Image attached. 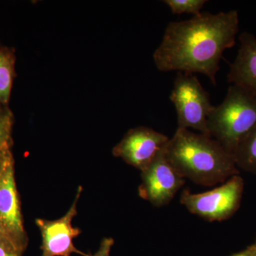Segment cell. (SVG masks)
Wrapping results in <instances>:
<instances>
[{"label": "cell", "instance_id": "1", "mask_svg": "<svg viewBox=\"0 0 256 256\" xmlns=\"http://www.w3.org/2000/svg\"><path fill=\"white\" fill-rule=\"evenodd\" d=\"M238 28L236 10L171 22L153 54L156 67L162 72L202 74L216 86L224 52L235 46Z\"/></svg>", "mask_w": 256, "mask_h": 256}, {"label": "cell", "instance_id": "2", "mask_svg": "<svg viewBox=\"0 0 256 256\" xmlns=\"http://www.w3.org/2000/svg\"><path fill=\"white\" fill-rule=\"evenodd\" d=\"M165 156L178 174L202 186L226 182L239 174L234 156L210 136L176 129Z\"/></svg>", "mask_w": 256, "mask_h": 256}, {"label": "cell", "instance_id": "3", "mask_svg": "<svg viewBox=\"0 0 256 256\" xmlns=\"http://www.w3.org/2000/svg\"><path fill=\"white\" fill-rule=\"evenodd\" d=\"M256 124V96L232 84L208 119V134L234 156L244 138Z\"/></svg>", "mask_w": 256, "mask_h": 256}, {"label": "cell", "instance_id": "4", "mask_svg": "<svg viewBox=\"0 0 256 256\" xmlns=\"http://www.w3.org/2000/svg\"><path fill=\"white\" fill-rule=\"evenodd\" d=\"M170 99L178 114V129L192 128L210 136L208 119L214 106L196 76L178 73Z\"/></svg>", "mask_w": 256, "mask_h": 256}, {"label": "cell", "instance_id": "5", "mask_svg": "<svg viewBox=\"0 0 256 256\" xmlns=\"http://www.w3.org/2000/svg\"><path fill=\"white\" fill-rule=\"evenodd\" d=\"M244 188V180L235 175L222 186L204 193L192 194L184 190L180 202L193 214L210 222H222L238 210Z\"/></svg>", "mask_w": 256, "mask_h": 256}, {"label": "cell", "instance_id": "6", "mask_svg": "<svg viewBox=\"0 0 256 256\" xmlns=\"http://www.w3.org/2000/svg\"><path fill=\"white\" fill-rule=\"evenodd\" d=\"M165 149L141 172L142 183L139 188L140 196L156 207L170 204L185 183L184 178L178 174L166 159Z\"/></svg>", "mask_w": 256, "mask_h": 256}, {"label": "cell", "instance_id": "7", "mask_svg": "<svg viewBox=\"0 0 256 256\" xmlns=\"http://www.w3.org/2000/svg\"><path fill=\"white\" fill-rule=\"evenodd\" d=\"M82 192V186H79L72 206L62 218L54 220L36 218L35 220L42 234V256H70L72 254L92 256L80 252L74 244V239L82 232L72 225V220L78 213L77 204Z\"/></svg>", "mask_w": 256, "mask_h": 256}, {"label": "cell", "instance_id": "8", "mask_svg": "<svg viewBox=\"0 0 256 256\" xmlns=\"http://www.w3.org/2000/svg\"><path fill=\"white\" fill-rule=\"evenodd\" d=\"M169 140L168 136L152 128H134L114 146L112 154L142 172L165 149Z\"/></svg>", "mask_w": 256, "mask_h": 256}, {"label": "cell", "instance_id": "9", "mask_svg": "<svg viewBox=\"0 0 256 256\" xmlns=\"http://www.w3.org/2000/svg\"><path fill=\"white\" fill-rule=\"evenodd\" d=\"M0 224L10 238L26 249L28 238L15 180L13 156L8 160L0 176Z\"/></svg>", "mask_w": 256, "mask_h": 256}, {"label": "cell", "instance_id": "10", "mask_svg": "<svg viewBox=\"0 0 256 256\" xmlns=\"http://www.w3.org/2000/svg\"><path fill=\"white\" fill-rule=\"evenodd\" d=\"M239 41L240 48L230 65L228 82L256 96V37L244 32Z\"/></svg>", "mask_w": 256, "mask_h": 256}, {"label": "cell", "instance_id": "11", "mask_svg": "<svg viewBox=\"0 0 256 256\" xmlns=\"http://www.w3.org/2000/svg\"><path fill=\"white\" fill-rule=\"evenodd\" d=\"M16 55L13 48H0V104L9 106L15 72Z\"/></svg>", "mask_w": 256, "mask_h": 256}, {"label": "cell", "instance_id": "12", "mask_svg": "<svg viewBox=\"0 0 256 256\" xmlns=\"http://www.w3.org/2000/svg\"><path fill=\"white\" fill-rule=\"evenodd\" d=\"M234 158L238 169L256 174V124L239 144Z\"/></svg>", "mask_w": 256, "mask_h": 256}, {"label": "cell", "instance_id": "13", "mask_svg": "<svg viewBox=\"0 0 256 256\" xmlns=\"http://www.w3.org/2000/svg\"><path fill=\"white\" fill-rule=\"evenodd\" d=\"M14 118L9 106L0 104V151L12 149Z\"/></svg>", "mask_w": 256, "mask_h": 256}, {"label": "cell", "instance_id": "14", "mask_svg": "<svg viewBox=\"0 0 256 256\" xmlns=\"http://www.w3.org/2000/svg\"><path fill=\"white\" fill-rule=\"evenodd\" d=\"M163 2L169 6L172 14H182L184 13L200 14L203 6L208 2L206 0H164Z\"/></svg>", "mask_w": 256, "mask_h": 256}, {"label": "cell", "instance_id": "15", "mask_svg": "<svg viewBox=\"0 0 256 256\" xmlns=\"http://www.w3.org/2000/svg\"><path fill=\"white\" fill-rule=\"evenodd\" d=\"M25 250L6 236L0 238V256H23Z\"/></svg>", "mask_w": 256, "mask_h": 256}, {"label": "cell", "instance_id": "16", "mask_svg": "<svg viewBox=\"0 0 256 256\" xmlns=\"http://www.w3.org/2000/svg\"><path fill=\"white\" fill-rule=\"evenodd\" d=\"M114 244L112 238H104L100 242L98 252L92 256H110V250Z\"/></svg>", "mask_w": 256, "mask_h": 256}, {"label": "cell", "instance_id": "17", "mask_svg": "<svg viewBox=\"0 0 256 256\" xmlns=\"http://www.w3.org/2000/svg\"><path fill=\"white\" fill-rule=\"evenodd\" d=\"M12 156H13L12 149L0 151V176L4 169L5 165Z\"/></svg>", "mask_w": 256, "mask_h": 256}, {"label": "cell", "instance_id": "18", "mask_svg": "<svg viewBox=\"0 0 256 256\" xmlns=\"http://www.w3.org/2000/svg\"><path fill=\"white\" fill-rule=\"evenodd\" d=\"M232 256H256V249L252 246H250L247 250L238 252V254H234Z\"/></svg>", "mask_w": 256, "mask_h": 256}, {"label": "cell", "instance_id": "19", "mask_svg": "<svg viewBox=\"0 0 256 256\" xmlns=\"http://www.w3.org/2000/svg\"><path fill=\"white\" fill-rule=\"evenodd\" d=\"M4 236H8L6 235V234H5L4 229H3L2 226L1 224H0V238H1V237Z\"/></svg>", "mask_w": 256, "mask_h": 256}, {"label": "cell", "instance_id": "20", "mask_svg": "<svg viewBox=\"0 0 256 256\" xmlns=\"http://www.w3.org/2000/svg\"><path fill=\"white\" fill-rule=\"evenodd\" d=\"M252 246L254 247V248L256 249V242H255V244H254V245H252Z\"/></svg>", "mask_w": 256, "mask_h": 256}, {"label": "cell", "instance_id": "21", "mask_svg": "<svg viewBox=\"0 0 256 256\" xmlns=\"http://www.w3.org/2000/svg\"><path fill=\"white\" fill-rule=\"evenodd\" d=\"M256 249V248H255Z\"/></svg>", "mask_w": 256, "mask_h": 256}]
</instances>
